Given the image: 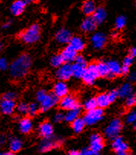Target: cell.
<instances>
[{"mask_svg": "<svg viewBox=\"0 0 136 155\" xmlns=\"http://www.w3.org/2000/svg\"><path fill=\"white\" fill-rule=\"evenodd\" d=\"M69 93V87L65 81H58L54 84L53 87V93L55 97L59 98H62Z\"/></svg>", "mask_w": 136, "mask_h": 155, "instance_id": "obj_14", "label": "cell"}, {"mask_svg": "<svg viewBox=\"0 0 136 155\" xmlns=\"http://www.w3.org/2000/svg\"><path fill=\"white\" fill-rule=\"evenodd\" d=\"M87 66V61L85 57L82 54H77L74 60V64H72L73 77L76 78H82Z\"/></svg>", "mask_w": 136, "mask_h": 155, "instance_id": "obj_6", "label": "cell"}, {"mask_svg": "<svg viewBox=\"0 0 136 155\" xmlns=\"http://www.w3.org/2000/svg\"><path fill=\"white\" fill-rule=\"evenodd\" d=\"M96 101L97 107L101 109H103L105 107H109V104H111L107 93H102V94H99L96 97Z\"/></svg>", "mask_w": 136, "mask_h": 155, "instance_id": "obj_29", "label": "cell"}, {"mask_svg": "<svg viewBox=\"0 0 136 155\" xmlns=\"http://www.w3.org/2000/svg\"><path fill=\"white\" fill-rule=\"evenodd\" d=\"M81 152V155H100V153L94 151V150H91L90 147H86L84 148Z\"/></svg>", "mask_w": 136, "mask_h": 155, "instance_id": "obj_45", "label": "cell"}, {"mask_svg": "<svg viewBox=\"0 0 136 155\" xmlns=\"http://www.w3.org/2000/svg\"><path fill=\"white\" fill-rule=\"evenodd\" d=\"M16 108V103L14 100L2 97L0 99V112L5 115H11Z\"/></svg>", "mask_w": 136, "mask_h": 155, "instance_id": "obj_11", "label": "cell"}, {"mask_svg": "<svg viewBox=\"0 0 136 155\" xmlns=\"http://www.w3.org/2000/svg\"><path fill=\"white\" fill-rule=\"evenodd\" d=\"M81 112V107H78L77 108L71 109L70 110H67V113L64 114V120L68 123H72L74 120L80 117V114Z\"/></svg>", "mask_w": 136, "mask_h": 155, "instance_id": "obj_28", "label": "cell"}, {"mask_svg": "<svg viewBox=\"0 0 136 155\" xmlns=\"http://www.w3.org/2000/svg\"><path fill=\"white\" fill-rule=\"evenodd\" d=\"M106 17L107 12L103 6L97 7L94 13L92 15L93 19L94 20V21H95L97 25L103 23L106 19Z\"/></svg>", "mask_w": 136, "mask_h": 155, "instance_id": "obj_23", "label": "cell"}, {"mask_svg": "<svg viewBox=\"0 0 136 155\" xmlns=\"http://www.w3.org/2000/svg\"><path fill=\"white\" fill-rule=\"evenodd\" d=\"M68 155H81V152L77 150H71L68 152Z\"/></svg>", "mask_w": 136, "mask_h": 155, "instance_id": "obj_49", "label": "cell"}, {"mask_svg": "<svg viewBox=\"0 0 136 155\" xmlns=\"http://www.w3.org/2000/svg\"><path fill=\"white\" fill-rule=\"evenodd\" d=\"M5 141H6V139H5V135L0 134V147H2L5 144Z\"/></svg>", "mask_w": 136, "mask_h": 155, "instance_id": "obj_47", "label": "cell"}, {"mask_svg": "<svg viewBox=\"0 0 136 155\" xmlns=\"http://www.w3.org/2000/svg\"><path fill=\"white\" fill-rule=\"evenodd\" d=\"M8 68V62L5 58H0V71H5Z\"/></svg>", "mask_w": 136, "mask_h": 155, "instance_id": "obj_42", "label": "cell"}, {"mask_svg": "<svg viewBox=\"0 0 136 155\" xmlns=\"http://www.w3.org/2000/svg\"><path fill=\"white\" fill-rule=\"evenodd\" d=\"M129 155H134V154H129Z\"/></svg>", "mask_w": 136, "mask_h": 155, "instance_id": "obj_55", "label": "cell"}, {"mask_svg": "<svg viewBox=\"0 0 136 155\" xmlns=\"http://www.w3.org/2000/svg\"><path fill=\"white\" fill-rule=\"evenodd\" d=\"M100 77L97 72L96 66L95 63H91L88 64L86 68L84 74L82 77V80L87 85H92L95 83L96 79Z\"/></svg>", "mask_w": 136, "mask_h": 155, "instance_id": "obj_7", "label": "cell"}, {"mask_svg": "<svg viewBox=\"0 0 136 155\" xmlns=\"http://www.w3.org/2000/svg\"><path fill=\"white\" fill-rule=\"evenodd\" d=\"M38 111H39V105L37 103H30L28 104L27 114H28L29 117H34L38 114Z\"/></svg>", "mask_w": 136, "mask_h": 155, "instance_id": "obj_34", "label": "cell"}, {"mask_svg": "<svg viewBox=\"0 0 136 155\" xmlns=\"http://www.w3.org/2000/svg\"><path fill=\"white\" fill-rule=\"evenodd\" d=\"M32 64V59L28 54H22L10 64L9 73L14 79H21L29 71Z\"/></svg>", "mask_w": 136, "mask_h": 155, "instance_id": "obj_1", "label": "cell"}, {"mask_svg": "<svg viewBox=\"0 0 136 155\" xmlns=\"http://www.w3.org/2000/svg\"><path fill=\"white\" fill-rule=\"evenodd\" d=\"M123 66H126V67H130L131 64L134 63V58L130 55L125 57V58L123 59Z\"/></svg>", "mask_w": 136, "mask_h": 155, "instance_id": "obj_43", "label": "cell"}, {"mask_svg": "<svg viewBox=\"0 0 136 155\" xmlns=\"http://www.w3.org/2000/svg\"><path fill=\"white\" fill-rule=\"evenodd\" d=\"M48 93L44 89H40L38 90V91L36 92V100L38 103H41V101L45 98V97L47 96Z\"/></svg>", "mask_w": 136, "mask_h": 155, "instance_id": "obj_39", "label": "cell"}, {"mask_svg": "<svg viewBox=\"0 0 136 155\" xmlns=\"http://www.w3.org/2000/svg\"><path fill=\"white\" fill-rule=\"evenodd\" d=\"M59 102V99L54 95L52 93H48L45 98L39 103V111L41 112H46L48 111L50 109L54 107Z\"/></svg>", "mask_w": 136, "mask_h": 155, "instance_id": "obj_10", "label": "cell"}, {"mask_svg": "<svg viewBox=\"0 0 136 155\" xmlns=\"http://www.w3.org/2000/svg\"><path fill=\"white\" fill-rule=\"evenodd\" d=\"M136 103V97L135 94H132L130 96L127 97L125 98V104L127 107H132L135 105Z\"/></svg>", "mask_w": 136, "mask_h": 155, "instance_id": "obj_38", "label": "cell"}, {"mask_svg": "<svg viewBox=\"0 0 136 155\" xmlns=\"http://www.w3.org/2000/svg\"><path fill=\"white\" fill-rule=\"evenodd\" d=\"M11 25H12V21H6V22L4 23L3 25H2V28H3V29H7V28H8L11 26Z\"/></svg>", "mask_w": 136, "mask_h": 155, "instance_id": "obj_51", "label": "cell"}, {"mask_svg": "<svg viewBox=\"0 0 136 155\" xmlns=\"http://www.w3.org/2000/svg\"><path fill=\"white\" fill-rule=\"evenodd\" d=\"M128 79H129V81H131V82H134V81H135L136 74L134 71H133V72H131V74H129V76H128Z\"/></svg>", "mask_w": 136, "mask_h": 155, "instance_id": "obj_48", "label": "cell"}, {"mask_svg": "<svg viewBox=\"0 0 136 155\" xmlns=\"http://www.w3.org/2000/svg\"><path fill=\"white\" fill-rule=\"evenodd\" d=\"M63 141L64 140L61 137L54 135L47 138H43L38 143V150L41 153L49 152L61 147Z\"/></svg>", "mask_w": 136, "mask_h": 155, "instance_id": "obj_3", "label": "cell"}, {"mask_svg": "<svg viewBox=\"0 0 136 155\" xmlns=\"http://www.w3.org/2000/svg\"><path fill=\"white\" fill-rule=\"evenodd\" d=\"M2 97H5V98H8V99H11V100H14L15 101V99L17 98L18 97V94L15 91H7L6 93H5Z\"/></svg>", "mask_w": 136, "mask_h": 155, "instance_id": "obj_44", "label": "cell"}, {"mask_svg": "<svg viewBox=\"0 0 136 155\" xmlns=\"http://www.w3.org/2000/svg\"><path fill=\"white\" fill-rule=\"evenodd\" d=\"M2 41H1V39H0V51L2 50Z\"/></svg>", "mask_w": 136, "mask_h": 155, "instance_id": "obj_54", "label": "cell"}, {"mask_svg": "<svg viewBox=\"0 0 136 155\" xmlns=\"http://www.w3.org/2000/svg\"><path fill=\"white\" fill-rule=\"evenodd\" d=\"M64 60H63L62 57H61V54H57L52 55L50 59V64L54 68H58L61 67L63 64H64Z\"/></svg>", "mask_w": 136, "mask_h": 155, "instance_id": "obj_32", "label": "cell"}, {"mask_svg": "<svg viewBox=\"0 0 136 155\" xmlns=\"http://www.w3.org/2000/svg\"><path fill=\"white\" fill-rule=\"evenodd\" d=\"M96 3L92 0H87L83 2L81 5V10L84 15L87 16H91L94 13L95 10L96 9Z\"/></svg>", "mask_w": 136, "mask_h": 155, "instance_id": "obj_25", "label": "cell"}, {"mask_svg": "<svg viewBox=\"0 0 136 155\" xmlns=\"http://www.w3.org/2000/svg\"><path fill=\"white\" fill-rule=\"evenodd\" d=\"M73 37L72 33L69 29L65 28H61L57 31L55 35V39L60 44H67Z\"/></svg>", "mask_w": 136, "mask_h": 155, "instance_id": "obj_16", "label": "cell"}, {"mask_svg": "<svg viewBox=\"0 0 136 155\" xmlns=\"http://www.w3.org/2000/svg\"><path fill=\"white\" fill-rule=\"evenodd\" d=\"M85 127L86 124L83 117H78L71 123V127H72L73 131L76 134H80V133L84 131Z\"/></svg>", "mask_w": 136, "mask_h": 155, "instance_id": "obj_30", "label": "cell"}, {"mask_svg": "<svg viewBox=\"0 0 136 155\" xmlns=\"http://www.w3.org/2000/svg\"><path fill=\"white\" fill-rule=\"evenodd\" d=\"M129 67H126V66H122L121 68V74H124V75H126V74H129Z\"/></svg>", "mask_w": 136, "mask_h": 155, "instance_id": "obj_46", "label": "cell"}, {"mask_svg": "<svg viewBox=\"0 0 136 155\" xmlns=\"http://www.w3.org/2000/svg\"><path fill=\"white\" fill-rule=\"evenodd\" d=\"M103 109L96 107V108L93 109V110L87 111L86 114H84L83 119H84L86 125L93 126L98 124L100 121H101L103 119Z\"/></svg>", "mask_w": 136, "mask_h": 155, "instance_id": "obj_5", "label": "cell"}, {"mask_svg": "<svg viewBox=\"0 0 136 155\" xmlns=\"http://www.w3.org/2000/svg\"><path fill=\"white\" fill-rule=\"evenodd\" d=\"M59 106L61 108L65 110H70L71 109L77 108L81 107L78 99L73 94H67L66 96L63 97L62 98L59 99Z\"/></svg>", "mask_w": 136, "mask_h": 155, "instance_id": "obj_8", "label": "cell"}, {"mask_svg": "<svg viewBox=\"0 0 136 155\" xmlns=\"http://www.w3.org/2000/svg\"><path fill=\"white\" fill-rule=\"evenodd\" d=\"M117 155H129L128 152H119V153H117Z\"/></svg>", "mask_w": 136, "mask_h": 155, "instance_id": "obj_53", "label": "cell"}, {"mask_svg": "<svg viewBox=\"0 0 136 155\" xmlns=\"http://www.w3.org/2000/svg\"><path fill=\"white\" fill-rule=\"evenodd\" d=\"M135 120H136V113L134 110H131L125 116V122L128 124H133L135 128Z\"/></svg>", "mask_w": 136, "mask_h": 155, "instance_id": "obj_36", "label": "cell"}, {"mask_svg": "<svg viewBox=\"0 0 136 155\" xmlns=\"http://www.w3.org/2000/svg\"><path fill=\"white\" fill-rule=\"evenodd\" d=\"M84 107L87 111L88 110H93V109L96 108L97 104H96V97H89L84 101Z\"/></svg>", "mask_w": 136, "mask_h": 155, "instance_id": "obj_33", "label": "cell"}, {"mask_svg": "<svg viewBox=\"0 0 136 155\" xmlns=\"http://www.w3.org/2000/svg\"><path fill=\"white\" fill-rule=\"evenodd\" d=\"M112 147L116 153H119V152H128V144L125 141L124 138L121 136L115 137L114 140H112Z\"/></svg>", "mask_w": 136, "mask_h": 155, "instance_id": "obj_17", "label": "cell"}, {"mask_svg": "<svg viewBox=\"0 0 136 155\" xmlns=\"http://www.w3.org/2000/svg\"><path fill=\"white\" fill-rule=\"evenodd\" d=\"M0 155H15V153H12V152H10V151H7V152L0 151Z\"/></svg>", "mask_w": 136, "mask_h": 155, "instance_id": "obj_52", "label": "cell"}, {"mask_svg": "<svg viewBox=\"0 0 136 155\" xmlns=\"http://www.w3.org/2000/svg\"><path fill=\"white\" fill-rule=\"evenodd\" d=\"M107 41L106 35L103 32L97 31L93 33L90 38V42L93 48L96 50L102 49L106 45Z\"/></svg>", "mask_w": 136, "mask_h": 155, "instance_id": "obj_12", "label": "cell"}, {"mask_svg": "<svg viewBox=\"0 0 136 155\" xmlns=\"http://www.w3.org/2000/svg\"><path fill=\"white\" fill-rule=\"evenodd\" d=\"M107 65L109 68V75L108 78H113L115 76H118L121 74V68L119 62L115 60H110L107 61Z\"/></svg>", "mask_w": 136, "mask_h": 155, "instance_id": "obj_22", "label": "cell"}, {"mask_svg": "<svg viewBox=\"0 0 136 155\" xmlns=\"http://www.w3.org/2000/svg\"><path fill=\"white\" fill-rule=\"evenodd\" d=\"M96 66L97 72L100 77H108L109 75V68L107 65L106 61H100L96 64Z\"/></svg>", "mask_w": 136, "mask_h": 155, "instance_id": "obj_31", "label": "cell"}, {"mask_svg": "<svg viewBox=\"0 0 136 155\" xmlns=\"http://www.w3.org/2000/svg\"><path fill=\"white\" fill-rule=\"evenodd\" d=\"M129 55L130 56L133 57V58H134L136 55V48L135 47H132V48H131V49H130L129 51Z\"/></svg>", "mask_w": 136, "mask_h": 155, "instance_id": "obj_50", "label": "cell"}, {"mask_svg": "<svg viewBox=\"0 0 136 155\" xmlns=\"http://www.w3.org/2000/svg\"><path fill=\"white\" fill-rule=\"evenodd\" d=\"M28 104L27 103L21 102L16 105L17 112L20 114H26L28 112Z\"/></svg>", "mask_w": 136, "mask_h": 155, "instance_id": "obj_37", "label": "cell"}, {"mask_svg": "<svg viewBox=\"0 0 136 155\" xmlns=\"http://www.w3.org/2000/svg\"><path fill=\"white\" fill-rule=\"evenodd\" d=\"M55 75L59 81L66 82V81H68L73 77L72 65L68 63H64L57 69Z\"/></svg>", "mask_w": 136, "mask_h": 155, "instance_id": "obj_9", "label": "cell"}, {"mask_svg": "<svg viewBox=\"0 0 136 155\" xmlns=\"http://www.w3.org/2000/svg\"><path fill=\"white\" fill-rule=\"evenodd\" d=\"M117 92H118L119 97H122V98H126L127 97L133 94V87L131 83H124L120 86Z\"/></svg>", "mask_w": 136, "mask_h": 155, "instance_id": "obj_26", "label": "cell"}, {"mask_svg": "<svg viewBox=\"0 0 136 155\" xmlns=\"http://www.w3.org/2000/svg\"><path fill=\"white\" fill-rule=\"evenodd\" d=\"M23 147V141L18 137H12L8 142L10 152L15 153L20 151Z\"/></svg>", "mask_w": 136, "mask_h": 155, "instance_id": "obj_27", "label": "cell"}, {"mask_svg": "<svg viewBox=\"0 0 136 155\" xmlns=\"http://www.w3.org/2000/svg\"><path fill=\"white\" fill-rule=\"evenodd\" d=\"M61 55L64 60V62L70 64L72 61H74L76 57L77 56V52L74 51L72 48H71L69 45H67L61 51Z\"/></svg>", "mask_w": 136, "mask_h": 155, "instance_id": "obj_24", "label": "cell"}, {"mask_svg": "<svg viewBox=\"0 0 136 155\" xmlns=\"http://www.w3.org/2000/svg\"><path fill=\"white\" fill-rule=\"evenodd\" d=\"M64 120V114L63 112H57L53 116V121L54 123H61Z\"/></svg>", "mask_w": 136, "mask_h": 155, "instance_id": "obj_40", "label": "cell"}, {"mask_svg": "<svg viewBox=\"0 0 136 155\" xmlns=\"http://www.w3.org/2000/svg\"><path fill=\"white\" fill-rule=\"evenodd\" d=\"M33 129V121L31 117H25L20 119L18 121V130L21 134H28Z\"/></svg>", "mask_w": 136, "mask_h": 155, "instance_id": "obj_18", "label": "cell"}, {"mask_svg": "<svg viewBox=\"0 0 136 155\" xmlns=\"http://www.w3.org/2000/svg\"><path fill=\"white\" fill-rule=\"evenodd\" d=\"M27 4H28L27 1H22V0L15 1L10 6V12L15 16L21 15L25 11Z\"/></svg>", "mask_w": 136, "mask_h": 155, "instance_id": "obj_20", "label": "cell"}, {"mask_svg": "<svg viewBox=\"0 0 136 155\" xmlns=\"http://www.w3.org/2000/svg\"><path fill=\"white\" fill-rule=\"evenodd\" d=\"M97 25L93 19L92 16H87L81 22V28L86 33H93L95 31Z\"/></svg>", "mask_w": 136, "mask_h": 155, "instance_id": "obj_21", "label": "cell"}, {"mask_svg": "<svg viewBox=\"0 0 136 155\" xmlns=\"http://www.w3.org/2000/svg\"><path fill=\"white\" fill-rule=\"evenodd\" d=\"M107 94H108L109 99V101L111 103L114 102V101L119 97L118 92H117L116 90H112L109 92L107 93Z\"/></svg>", "mask_w": 136, "mask_h": 155, "instance_id": "obj_41", "label": "cell"}, {"mask_svg": "<svg viewBox=\"0 0 136 155\" xmlns=\"http://www.w3.org/2000/svg\"><path fill=\"white\" fill-rule=\"evenodd\" d=\"M104 147V140L101 134L94 133L91 134L90 138V148L94 151L100 153Z\"/></svg>", "mask_w": 136, "mask_h": 155, "instance_id": "obj_13", "label": "cell"}, {"mask_svg": "<svg viewBox=\"0 0 136 155\" xmlns=\"http://www.w3.org/2000/svg\"><path fill=\"white\" fill-rule=\"evenodd\" d=\"M123 129L122 121L119 118H113L110 120V122L107 124L104 130V134L106 137L109 140H114L115 137H119L120 133Z\"/></svg>", "mask_w": 136, "mask_h": 155, "instance_id": "obj_4", "label": "cell"}, {"mask_svg": "<svg viewBox=\"0 0 136 155\" xmlns=\"http://www.w3.org/2000/svg\"><path fill=\"white\" fill-rule=\"evenodd\" d=\"M69 46L72 48L77 52H80L84 50L86 47V41L82 37L75 35L71 38V39L69 41Z\"/></svg>", "mask_w": 136, "mask_h": 155, "instance_id": "obj_19", "label": "cell"}, {"mask_svg": "<svg viewBox=\"0 0 136 155\" xmlns=\"http://www.w3.org/2000/svg\"><path fill=\"white\" fill-rule=\"evenodd\" d=\"M127 23V18L126 17L124 16V15H119L115 19V28L118 30H121L124 28Z\"/></svg>", "mask_w": 136, "mask_h": 155, "instance_id": "obj_35", "label": "cell"}, {"mask_svg": "<svg viewBox=\"0 0 136 155\" xmlns=\"http://www.w3.org/2000/svg\"><path fill=\"white\" fill-rule=\"evenodd\" d=\"M19 38L21 41L28 45L38 42L41 38V27L38 24H33L20 33Z\"/></svg>", "mask_w": 136, "mask_h": 155, "instance_id": "obj_2", "label": "cell"}, {"mask_svg": "<svg viewBox=\"0 0 136 155\" xmlns=\"http://www.w3.org/2000/svg\"><path fill=\"white\" fill-rule=\"evenodd\" d=\"M54 126L49 121H44L38 127V133L43 138L51 137L54 135Z\"/></svg>", "mask_w": 136, "mask_h": 155, "instance_id": "obj_15", "label": "cell"}]
</instances>
